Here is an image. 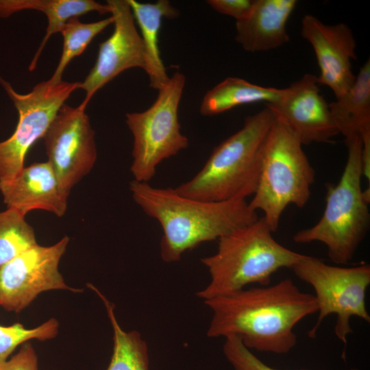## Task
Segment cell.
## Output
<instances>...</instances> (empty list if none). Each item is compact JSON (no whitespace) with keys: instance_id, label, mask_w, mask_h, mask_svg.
I'll return each instance as SVG.
<instances>
[{"instance_id":"1","label":"cell","mask_w":370,"mask_h":370,"mask_svg":"<svg viewBox=\"0 0 370 370\" xmlns=\"http://www.w3.org/2000/svg\"><path fill=\"white\" fill-rule=\"evenodd\" d=\"M212 312L211 338L238 336L258 352L284 354L297 343L295 326L317 312L314 295L302 292L290 278L204 300Z\"/></svg>"},{"instance_id":"2","label":"cell","mask_w":370,"mask_h":370,"mask_svg":"<svg viewBox=\"0 0 370 370\" xmlns=\"http://www.w3.org/2000/svg\"><path fill=\"white\" fill-rule=\"evenodd\" d=\"M134 201L162 229L160 256L165 262L201 243L219 240L259 218L246 199L206 201L183 197L174 188H155L148 182L130 183Z\"/></svg>"},{"instance_id":"3","label":"cell","mask_w":370,"mask_h":370,"mask_svg":"<svg viewBox=\"0 0 370 370\" xmlns=\"http://www.w3.org/2000/svg\"><path fill=\"white\" fill-rule=\"evenodd\" d=\"M275 117L267 106L245 119L243 126L215 147L203 168L175 191L206 201L246 199L256 191L261 149Z\"/></svg>"},{"instance_id":"4","label":"cell","mask_w":370,"mask_h":370,"mask_svg":"<svg viewBox=\"0 0 370 370\" xmlns=\"http://www.w3.org/2000/svg\"><path fill=\"white\" fill-rule=\"evenodd\" d=\"M262 217L218 240L215 254L201 259L210 280L197 293L204 300L231 293L249 284L270 285L271 276L291 269L306 255L291 250L272 236Z\"/></svg>"},{"instance_id":"5","label":"cell","mask_w":370,"mask_h":370,"mask_svg":"<svg viewBox=\"0 0 370 370\" xmlns=\"http://www.w3.org/2000/svg\"><path fill=\"white\" fill-rule=\"evenodd\" d=\"M347 159L338 183L326 184V204L319 221L293 237L300 244L320 242L333 262L351 261L365 238L370 225V190L361 188L362 145L359 136L345 140Z\"/></svg>"},{"instance_id":"6","label":"cell","mask_w":370,"mask_h":370,"mask_svg":"<svg viewBox=\"0 0 370 370\" xmlns=\"http://www.w3.org/2000/svg\"><path fill=\"white\" fill-rule=\"evenodd\" d=\"M295 134L275 118L261 149L260 171L249 201L254 211L262 210L273 232L290 204L303 208L310 197L315 172Z\"/></svg>"},{"instance_id":"7","label":"cell","mask_w":370,"mask_h":370,"mask_svg":"<svg viewBox=\"0 0 370 370\" xmlns=\"http://www.w3.org/2000/svg\"><path fill=\"white\" fill-rule=\"evenodd\" d=\"M185 83V75L176 71L158 90L157 99L147 110L125 114L134 138L130 171L134 180L148 182L162 160L188 147V139L181 133L178 121Z\"/></svg>"},{"instance_id":"8","label":"cell","mask_w":370,"mask_h":370,"mask_svg":"<svg viewBox=\"0 0 370 370\" xmlns=\"http://www.w3.org/2000/svg\"><path fill=\"white\" fill-rule=\"evenodd\" d=\"M291 269L301 280L314 290L319 315L314 325L308 335L314 338L325 317L336 314L334 333L345 347L347 336L354 332L350 319L359 317L370 323L365 295L370 284V266L361 264L353 267H341L326 264L322 260L305 256Z\"/></svg>"},{"instance_id":"9","label":"cell","mask_w":370,"mask_h":370,"mask_svg":"<svg viewBox=\"0 0 370 370\" xmlns=\"http://www.w3.org/2000/svg\"><path fill=\"white\" fill-rule=\"evenodd\" d=\"M0 84L13 102L18 121L12 136L0 142V182L13 179L24 167L31 147L44 137L58 110L79 82L43 81L27 94L16 92L0 75Z\"/></svg>"},{"instance_id":"10","label":"cell","mask_w":370,"mask_h":370,"mask_svg":"<svg viewBox=\"0 0 370 370\" xmlns=\"http://www.w3.org/2000/svg\"><path fill=\"white\" fill-rule=\"evenodd\" d=\"M69 242V238L65 236L53 245L36 244L1 266L0 306L18 313L42 292H82L83 289L69 286L58 269Z\"/></svg>"},{"instance_id":"11","label":"cell","mask_w":370,"mask_h":370,"mask_svg":"<svg viewBox=\"0 0 370 370\" xmlns=\"http://www.w3.org/2000/svg\"><path fill=\"white\" fill-rule=\"evenodd\" d=\"M85 110L63 104L43 137L47 161L69 193L90 172L97 158L95 130Z\"/></svg>"},{"instance_id":"12","label":"cell","mask_w":370,"mask_h":370,"mask_svg":"<svg viewBox=\"0 0 370 370\" xmlns=\"http://www.w3.org/2000/svg\"><path fill=\"white\" fill-rule=\"evenodd\" d=\"M114 21L111 36L99 44L96 62L78 88L86 92L79 106L86 109L92 96L123 71L141 68L147 71L144 44L136 28L134 18L127 0H108Z\"/></svg>"},{"instance_id":"13","label":"cell","mask_w":370,"mask_h":370,"mask_svg":"<svg viewBox=\"0 0 370 370\" xmlns=\"http://www.w3.org/2000/svg\"><path fill=\"white\" fill-rule=\"evenodd\" d=\"M265 106L295 134L303 145L330 143L339 134L329 103L320 93L315 75H304L286 88L280 99Z\"/></svg>"},{"instance_id":"14","label":"cell","mask_w":370,"mask_h":370,"mask_svg":"<svg viewBox=\"0 0 370 370\" xmlns=\"http://www.w3.org/2000/svg\"><path fill=\"white\" fill-rule=\"evenodd\" d=\"M301 35L312 45L320 69L317 82L329 87L336 99L354 84L356 75L352 60H356V42L345 23L326 25L312 14H306L301 24Z\"/></svg>"},{"instance_id":"15","label":"cell","mask_w":370,"mask_h":370,"mask_svg":"<svg viewBox=\"0 0 370 370\" xmlns=\"http://www.w3.org/2000/svg\"><path fill=\"white\" fill-rule=\"evenodd\" d=\"M0 192L8 208L24 216L39 209L59 217L66 212L70 193L62 187L48 161L24 166L13 179L0 182Z\"/></svg>"},{"instance_id":"16","label":"cell","mask_w":370,"mask_h":370,"mask_svg":"<svg viewBox=\"0 0 370 370\" xmlns=\"http://www.w3.org/2000/svg\"><path fill=\"white\" fill-rule=\"evenodd\" d=\"M297 4L295 0H254L248 16L236 21L235 40L252 53L284 45L290 40L286 24Z\"/></svg>"},{"instance_id":"17","label":"cell","mask_w":370,"mask_h":370,"mask_svg":"<svg viewBox=\"0 0 370 370\" xmlns=\"http://www.w3.org/2000/svg\"><path fill=\"white\" fill-rule=\"evenodd\" d=\"M23 10H35L43 12L47 17L46 34L29 66L34 71L40 56L49 38L61 32L71 18L78 17L90 12L99 14L111 13L110 6L93 0H0V17L6 18Z\"/></svg>"},{"instance_id":"18","label":"cell","mask_w":370,"mask_h":370,"mask_svg":"<svg viewBox=\"0 0 370 370\" xmlns=\"http://www.w3.org/2000/svg\"><path fill=\"white\" fill-rule=\"evenodd\" d=\"M331 114L345 141L359 136L370 139V60L360 68L353 86L329 103Z\"/></svg>"},{"instance_id":"19","label":"cell","mask_w":370,"mask_h":370,"mask_svg":"<svg viewBox=\"0 0 370 370\" xmlns=\"http://www.w3.org/2000/svg\"><path fill=\"white\" fill-rule=\"evenodd\" d=\"M133 16L139 26L141 38L147 60V73L149 86L160 90L169 80L160 55L158 35L163 18H175L180 14L167 0H158L155 3H140L136 0H127Z\"/></svg>"},{"instance_id":"20","label":"cell","mask_w":370,"mask_h":370,"mask_svg":"<svg viewBox=\"0 0 370 370\" xmlns=\"http://www.w3.org/2000/svg\"><path fill=\"white\" fill-rule=\"evenodd\" d=\"M285 92L286 88L264 87L229 77L206 93L199 111L204 116H213L244 104L271 103L280 99Z\"/></svg>"},{"instance_id":"21","label":"cell","mask_w":370,"mask_h":370,"mask_svg":"<svg viewBox=\"0 0 370 370\" xmlns=\"http://www.w3.org/2000/svg\"><path fill=\"white\" fill-rule=\"evenodd\" d=\"M88 286L103 301L113 330V352L106 370H149L147 343L136 330L124 331L114 314V306L92 284Z\"/></svg>"},{"instance_id":"22","label":"cell","mask_w":370,"mask_h":370,"mask_svg":"<svg viewBox=\"0 0 370 370\" xmlns=\"http://www.w3.org/2000/svg\"><path fill=\"white\" fill-rule=\"evenodd\" d=\"M113 21L112 15L93 23H82L77 17L70 18L61 29L63 38L62 55L53 75L48 80L53 84L62 81L64 71L71 60L81 55L92 40Z\"/></svg>"},{"instance_id":"23","label":"cell","mask_w":370,"mask_h":370,"mask_svg":"<svg viewBox=\"0 0 370 370\" xmlns=\"http://www.w3.org/2000/svg\"><path fill=\"white\" fill-rule=\"evenodd\" d=\"M25 217L12 208L0 212V267L38 244Z\"/></svg>"},{"instance_id":"24","label":"cell","mask_w":370,"mask_h":370,"mask_svg":"<svg viewBox=\"0 0 370 370\" xmlns=\"http://www.w3.org/2000/svg\"><path fill=\"white\" fill-rule=\"evenodd\" d=\"M58 331L59 323L55 318L32 329L25 328L20 323L10 326L0 325V363L7 360L18 345L33 339L44 341L54 338Z\"/></svg>"},{"instance_id":"25","label":"cell","mask_w":370,"mask_h":370,"mask_svg":"<svg viewBox=\"0 0 370 370\" xmlns=\"http://www.w3.org/2000/svg\"><path fill=\"white\" fill-rule=\"evenodd\" d=\"M223 353L234 370H278L268 366L257 358L236 335L225 337Z\"/></svg>"},{"instance_id":"26","label":"cell","mask_w":370,"mask_h":370,"mask_svg":"<svg viewBox=\"0 0 370 370\" xmlns=\"http://www.w3.org/2000/svg\"><path fill=\"white\" fill-rule=\"evenodd\" d=\"M38 357L32 344L25 343L10 359L0 363V370H38Z\"/></svg>"},{"instance_id":"27","label":"cell","mask_w":370,"mask_h":370,"mask_svg":"<svg viewBox=\"0 0 370 370\" xmlns=\"http://www.w3.org/2000/svg\"><path fill=\"white\" fill-rule=\"evenodd\" d=\"M207 3L217 12L232 16L238 21L248 16L254 0H208Z\"/></svg>"},{"instance_id":"28","label":"cell","mask_w":370,"mask_h":370,"mask_svg":"<svg viewBox=\"0 0 370 370\" xmlns=\"http://www.w3.org/2000/svg\"><path fill=\"white\" fill-rule=\"evenodd\" d=\"M348 370H358V369H356V368H352V369H349Z\"/></svg>"}]
</instances>
